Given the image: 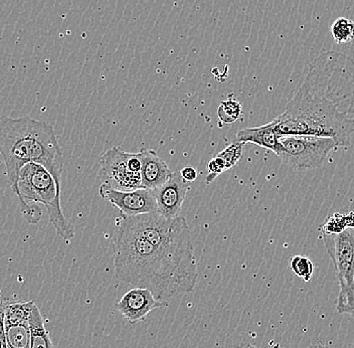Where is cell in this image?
Listing matches in <instances>:
<instances>
[{"label": "cell", "mask_w": 354, "mask_h": 348, "mask_svg": "<svg viewBox=\"0 0 354 348\" xmlns=\"http://www.w3.org/2000/svg\"><path fill=\"white\" fill-rule=\"evenodd\" d=\"M15 196L26 221L37 223L43 217V210L37 205L28 203H41L46 208L50 223L57 234L65 241L75 237L74 227L66 219L61 205V187L55 183L53 175L41 164L28 163L19 172Z\"/></svg>", "instance_id": "277c9868"}, {"label": "cell", "mask_w": 354, "mask_h": 348, "mask_svg": "<svg viewBox=\"0 0 354 348\" xmlns=\"http://www.w3.org/2000/svg\"><path fill=\"white\" fill-rule=\"evenodd\" d=\"M281 136L309 135L348 147L354 134V59L330 51L317 55L286 110L273 120Z\"/></svg>", "instance_id": "6da1fadb"}, {"label": "cell", "mask_w": 354, "mask_h": 348, "mask_svg": "<svg viewBox=\"0 0 354 348\" xmlns=\"http://www.w3.org/2000/svg\"><path fill=\"white\" fill-rule=\"evenodd\" d=\"M179 172H180L183 181H187V183H192V181L198 178V172H196V168L192 167V166H185V167H183Z\"/></svg>", "instance_id": "603a6c76"}, {"label": "cell", "mask_w": 354, "mask_h": 348, "mask_svg": "<svg viewBox=\"0 0 354 348\" xmlns=\"http://www.w3.org/2000/svg\"><path fill=\"white\" fill-rule=\"evenodd\" d=\"M225 170H227L225 161H223V159L221 158L218 155H216V157H214V158L209 161V165H207L209 174H207V178H205L207 179V183H212L216 177L220 176Z\"/></svg>", "instance_id": "7402d4cb"}, {"label": "cell", "mask_w": 354, "mask_h": 348, "mask_svg": "<svg viewBox=\"0 0 354 348\" xmlns=\"http://www.w3.org/2000/svg\"><path fill=\"white\" fill-rule=\"evenodd\" d=\"M114 266L119 281L146 288L163 302L189 293L198 283V269L157 249L121 221L114 235Z\"/></svg>", "instance_id": "7a4b0ae2"}, {"label": "cell", "mask_w": 354, "mask_h": 348, "mask_svg": "<svg viewBox=\"0 0 354 348\" xmlns=\"http://www.w3.org/2000/svg\"><path fill=\"white\" fill-rule=\"evenodd\" d=\"M35 302H3L4 323L6 325L26 324L30 320Z\"/></svg>", "instance_id": "9a60e30c"}, {"label": "cell", "mask_w": 354, "mask_h": 348, "mask_svg": "<svg viewBox=\"0 0 354 348\" xmlns=\"http://www.w3.org/2000/svg\"><path fill=\"white\" fill-rule=\"evenodd\" d=\"M307 348H329L326 347V345H321V343H316V345H310V347Z\"/></svg>", "instance_id": "d4e9b609"}, {"label": "cell", "mask_w": 354, "mask_h": 348, "mask_svg": "<svg viewBox=\"0 0 354 348\" xmlns=\"http://www.w3.org/2000/svg\"><path fill=\"white\" fill-rule=\"evenodd\" d=\"M242 112V105L238 100L227 99L221 102L218 110V116L223 123L232 124L240 118Z\"/></svg>", "instance_id": "d6986e66"}, {"label": "cell", "mask_w": 354, "mask_h": 348, "mask_svg": "<svg viewBox=\"0 0 354 348\" xmlns=\"http://www.w3.org/2000/svg\"><path fill=\"white\" fill-rule=\"evenodd\" d=\"M0 154L15 194L19 172L28 163L43 165L61 187L64 155L54 128L30 117L0 118Z\"/></svg>", "instance_id": "3957f363"}, {"label": "cell", "mask_w": 354, "mask_h": 348, "mask_svg": "<svg viewBox=\"0 0 354 348\" xmlns=\"http://www.w3.org/2000/svg\"><path fill=\"white\" fill-rule=\"evenodd\" d=\"M276 348H279V347H276Z\"/></svg>", "instance_id": "83f0119b"}, {"label": "cell", "mask_w": 354, "mask_h": 348, "mask_svg": "<svg viewBox=\"0 0 354 348\" xmlns=\"http://www.w3.org/2000/svg\"><path fill=\"white\" fill-rule=\"evenodd\" d=\"M340 285L336 311L354 319V232L321 234Z\"/></svg>", "instance_id": "8992f818"}, {"label": "cell", "mask_w": 354, "mask_h": 348, "mask_svg": "<svg viewBox=\"0 0 354 348\" xmlns=\"http://www.w3.org/2000/svg\"><path fill=\"white\" fill-rule=\"evenodd\" d=\"M331 35L337 44H351L354 41V21L339 17L332 24Z\"/></svg>", "instance_id": "ac0fdd59"}, {"label": "cell", "mask_w": 354, "mask_h": 348, "mask_svg": "<svg viewBox=\"0 0 354 348\" xmlns=\"http://www.w3.org/2000/svg\"><path fill=\"white\" fill-rule=\"evenodd\" d=\"M6 348H30V329L28 323L6 325Z\"/></svg>", "instance_id": "2e32d148"}, {"label": "cell", "mask_w": 354, "mask_h": 348, "mask_svg": "<svg viewBox=\"0 0 354 348\" xmlns=\"http://www.w3.org/2000/svg\"><path fill=\"white\" fill-rule=\"evenodd\" d=\"M346 230H354V214H334L321 227V234H339Z\"/></svg>", "instance_id": "e0dca14e"}, {"label": "cell", "mask_w": 354, "mask_h": 348, "mask_svg": "<svg viewBox=\"0 0 354 348\" xmlns=\"http://www.w3.org/2000/svg\"><path fill=\"white\" fill-rule=\"evenodd\" d=\"M120 221L157 249L187 267L198 269L189 227L185 217L166 219L154 212L134 217L121 216Z\"/></svg>", "instance_id": "5b68a950"}, {"label": "cell", "mask_w": 354, "mask_h": 348, "mask_svg": "<svg viewBox=\"0 0 354 348\" xmlns=\"http://www.w3.org/2000/svg\"><path fill=\"white\" fill-rule=\"evenodd\" d=\"M129 152L120 147L107 150L99 159V177L117 190H134L142 187L141 174H134L128 167Z\"/></svg>", "instance_id": "ba28073f"}, {"label": "cell", "mask_w": 354, "mask_h": 348, "mask_svg": "<svg viewBox=\"0 0 354 348\" xmlns=\"http://www.w3.org/2000/svg\"><path fill=\"white\" fill-rule=\"evenodd\" d=\"M0 348H4V347H2V345H0Z\"/></svg>", "instance_id": "4316f807"}, {"label": "cell", "mask_w": 354, "mask_h": 348, "mask_svg": "<svg viewBox=\"0 0 354 348\" xmlns=\"http://www.w3.org/2000/svg\"><path fill=\"white\" fill-rule=\"evenodd\" d=\"M290 269L305 282H308L313 276V263L306 257L300 256V255L294 256L290 260Z\"/></svg>", "instance_id": "ffe728a7"}, {"label": "cell", "mask_w": 354, "mask_h": 348, "mask_svg": "<svg viewBox=\"0 0 354 348\" xmlns=\"http://www.w3.org/2000/svg\"><path fill=\"white\" fill-rule=\"evenodd\" d=\"M280 142L281 150L277 156L285 165L297 172L319 168L328 161L332 153L339 149L330 138L309 135L282 136Z\"/></svg>", "instance_id": "52a82bcc"}, {"label": "cell", "mask_w": 354, "mask_h": 348, "mask_svg": "<svg viewBox=\"0 0 354 348\" xmlns=\"http://www.w3.org/2000/svg\"><path fill=\"white\" fill-rule=\"evenodd\" d=\"M189 186L190 183L183 181L180 172H172L165 185L154 190L157 212L166 219L179 217Z\"/></svg>", "instance_id": "8fae6325"}, {"label": "cell", "mask_w": 354, "mask_h": 348, "mask_svg": "<svg viewBox=\"0 0 354 348\" xmlns=\"http://www.w3.org/2000/svg\"><path fill=\"white\" fill-rule=\"evenodd\" d=\"M281 135L277 132L275 122L258 127L245 128L239 131L236 140L243 143H253L278 154L281 150Z\"/></svg>", "instance_id": "4fadbf2b"}, {"label": "cell", "mask_w": 354, "mask_h": 348, "mask_svg": "<svg viewBox=\"0 0 354 348\" xmlns=\"http://www.w3.org/2000/svg\"><path fill=\"white\" fill-rule=\"evenodd\" d=\"M251 348H257L256 347H254V345H252Z\"/></svg>", "instance_id": "484cf974"}, {"label": "cell", "mask_w": 354, "mask_h": 348, "mask_svg": "<svg viewBox=\"0 0 354 348\" xmlns=\"http://www.w3.org/2000/svg\"><path fill=\"white\" fill-rule=\"evenodd\" d=\"M99 194L104 201L120 210L121 216L134 217L157 212L154 190L137 188L134 190H117L102 183Z\"/></svg>", "instance_id": "9c48e42d"}, {"label": "cell", "mask_w": 354, "mask_h": 348, "mask_svg": "<svg viewBox=\"0 0 354 348\" xmlns=\"http://www.w3.org/2000/svg\"><path fill=\"white\" fill-rule=\"evenodd\" d=\"M0 345L6 348V323H4L3 302L0 300Z\"/></svg>", "instance_id": "cb8c5ba5"}, {"label": "cell", "mask_w": 354, "mask_h": 348, "mask_svg": "<svg viewBox=\"0 0 354 348\" xmlns=\"http://www.w3.org/2000/svg\"><path fill=\"white\" fill-rule=\"evenodd\" d=\"M141 163V185L142 188L155 190L165 185L171 176V170L155 150L142 149L139 152Z\"/></svg>", "instance_id": "7c38bea8"}, {"label": "cell", "mask_w": 354, "mask_h": 348, "mask_svg": "<svg viewBox=\"0 0 354 348\" xmlns=\"http://www.w3.org/2000/svg\"><path fill=\"white\" fill-rule=\"evenodd\" d=\"M168 302L158 301L146 288L135 287L129 290L116 304V309L130 325L144 322L153 310L167 307Z\"/></svg>", "instance_id": "30bf717a"}, {"label": "cell", "mask_w": 354, "mask_h": 348, "mask_svg": "<svg viewBox=\"0 0 354 348\" xmlns=\"http://www.w3.org/2000/svg\"><path fill=\"white\" fill-rule=\"evenodd\" d=\"M243 147H245V143L234 140L223 152L218 153V156L225 161L227 170L234 167L240 161V159L242 158Z\"/></svg>", "instance_id": "44dd1931"}, {"label": "cell", "mask_w": 354, "mask_h": 348, "mask_svg": "<svg viewBox=\"0 0 354 348\" xmlns=\"http://www.w3.org/2000/svg\"><path fill=\"white\" fill-rule=\"evenodd\" d=\"M30 329V348H55L50 332L44 327L43 316L37 305H33L28 320Z\"/></svg>", "instance_id": "5bb4252c"}]
</instances>
